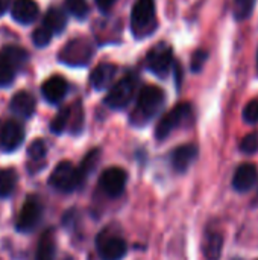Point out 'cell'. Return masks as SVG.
Returning <instances> with one entry per match:
<instances>
[{"instance_id":"1","label":"cell","mask_w":258,"mask_h":260,"mask_svg":"<svg viewBox=\"0 0 258 260\" xmlns=\"http://www.w3.org/2000/svg\"><path fill=\"white\" fill-rule=\"evenodd\" d=\"M131 27L137 38H144L155 30L157 17L154 0H137L131 14Z\"/></svg>"},{"instance_id":"2","label":"cell","mask_w":258,"mask_h":260,"mask_svg":"<svg viewBox=\"0 0 258 260\" xmlns=\"http://www.w3.org/2000/svg\"><path fill=\"white\" fill-rule=\"evenodd\" d=\"M84 180V174L81 169L75 168L70 161H61L53 169L49 184L61 192H71L79 187Z\"/></svg>"},{"instance_id":"3","label":"cell","mask_w":258,"mask_h":260,"mask_svg":"<svg viewBox=\"0 0 258 260\" xmlns=\"http://www.w3.org/2000/svg\"><path fill=\"white\" fill-rule=\"evenodd\" d=\"M93 44L87 38H76L67 43L59 52V61L67 66H85L93 56Z\"/></svg>"},{"instance_id":"4","label":"cell","mask_w":258,"mask_h":260,"mask_svg":"<svg viewBox=\"0 0 258 260\" xmlns=\"http://www.w3.org/2000/svg\"><path fill=\"white\" fill-rule=\"evenodd\" d=\"M164 104V91L160 87L148 85L144 87L137 99V117L141 120L152 119Z\"/></svg>"},{"instance_id":"5","label":"cell","mask_w":258,"mask_h":260,"mask_svg":"<svg viewBox=\"0 0 258 260\" xmlns=\"http://www.w3.org/2000/svg\"><path fill=\"white\" fill-rule=\"evenodd\" d=\"M172 64H173V50L166 43H160L154 46L146 56L148 69L160 78H166L169 75Z\"/></svg>"},{"instance_id":"6","label":"cell","mask_w":258,"mask_h":260,"mask_svg":"<svg viewBox=\"0 0 258 260\" xmlns=\"http://www.w3.org/2000/svg\"><path fill=\"white\" fill-rule=\"evenodd\" d=\"M192 116V107L190 104H178L173 110H170L167 114L161 117L155 128V136L158 140H164L173 129H176L179 125H182L189 117Z\"/></svg>"},{"instance_id":"7","label":"cell","mask_w":258,"mask_h":260,"mask_svg":"<svg viewBox=\"0 0 258 260\" xmlns=\"http://www.w3.org/2000/svg\"><path fill=\"white\" fill-rule=\"evenodd\" d=\"M134 91H135V81L131 76L123 78L109 90V93L105 98V104L109 108L122 110L132 101Z\"/></svg>"},{"instance_id":"8","label":"cell","mask_w":258,"mask_h":260,"mask_svg":"<svg viewBox=\"0 0 258 260\" xmlns=\"http://www.w3.org/2000/svg\"><path fill=\"white\" fill-rule=\"evenodd\" d=\"M128 175L122 168H109L102 172L100 187L109 197H119L123 193Z\"/></svg>"},{"instance_id":"9","label":"cell","mask_w":258,"mask_h":260,"mask_svg":"<svg viewBox=\"0 0 258 260\" xmlns=\"http://www.w3.org/2000/svg\"><path fill=\"white\" fill-rule=\"evenodd\" d=\"M41 204L36 198L30 197L24 201L20 215L17 218V229L20 232H30L40 221L41 218Z\"/></svg>"},{"instance_id":"10","label":"cell","mask_w":258,"mask_h":260,"mask_svg":"<svg viewBox=\"0 0 258 260\" xmlns=\"http://www.w3.org/2000/svg\"><path fill=\"white\" fill-rule=\"evenodd\" d=\"M24 139V131L20 123L8 120L0 128V149L5 152L15 151Z\"/></svg>"},{"instance_id":"11","label":"cell","mask_w":258,"mask_h":260,"mask_svg":"<svg viewBox=\"0 0 258 260\" xmlns=\"http://www.w3.org/2000/svg\"><path fill=\"white\" fill-rule=\"evenodd\" d=\"M258 180L257 168L252 163H243L240 165L233 177V187L237 192H248L251 190Z\"/></svg>"},{"instance_id":"12","label":"cell","mask_w":258,"mask_h":260,"mask_svg":"<svg viewBox=\"0 0 258 260\" xmlns=\"http://www.w3.org/2000/svg\"><path fill=\"white\" fill-rule=\"evenodd\" d=\"M97 251L102 260H122L128 251V247L122 238L113 236V238L100 239Z\"/></svg>"},{"instance_id":"13","label":"cell","mask_w":258,"mask_h":260,"mask_svg":"<svg viewBox=\"0 0 258 260\" xmlns=\"http://www.w3.org/2000/svg\"><path fill=\"white\" fill-rule=\"evenodd\" d=\"M40 8L35 0H15L12 5L11 15L20 24H30L36 20Z\"/></svg>"},{"instance_id":"14","label":"cell","mask_w":258,"mask_h":260,"mask_svg":"<svg viewBox=\"0 0 258 260\" xmlns=\"http://www.w3.org/2000/svg\"><path fill=\"white\" fill-rule=\"evenodd\" d=\"M67 90H68V85H67V81L62 78V76H52L49 78L43 87H41V93L44 96V99L50 104H58L61 102L65 94H67Z\"/></svg>"},{"instance_id":"15","label":"cell","mask_w":258,"mask_h":260,"mask_svg":"<svg viewBox=\"0 0 258 260\" xmlns=\"http://www.w3.org/2000/svg\"><path fill=\"white\" fill-rule=\"evenodd\" d=\"M198 155V148L195 145H181L172 154V166L176 172H186Z\"/></svg>"},{"instance_id":"16","label":"cell","mask_w":258,"mask_h":260,"mask_svg":"<svg viewBox=\"0 0 258 260\" xmlns=\"http://www.w3.org/2000/svg\"><path fill=\"white\" fill-rule=\"evenodd\" d=\"M114 75H116V66H113L109 62H102L91 72L90 82L96 90H103V88L109 87Z\"/></svg>"},{"instance_id":"17","label":"cell","mask_w":258,"mask_h":260,"mask_svg":"<svg viewBox=\"0 0 258 260\" xmlns=\"http://www.w3.org/2000/svg\"><path fill=\"white\" fill-rule=\"evenodd\" d=\"M11 110L20 117H30L35 111V99L27 91H18L11 99Z\"/></svg>"},{"instance_id":"18","label":"cell","mask_w":258,"mask_h":260,"mask_svg":"<svg viewBox=\"0 0 258 260\" xmlns=\"http://www.w3.org/2000/svg\"><path fill=\"white\" fill-rule=\"evenodd\" d=\"M55 253H56L55 236L52 230H47L46 233H43L38 242L35 260H55Z\"/></svg>"},{"instance_id":"19","label":"cell","mask_w":258,"mask_h":260,"mask_svg":"<svg viewBox=\"0 0 258 260\" xmlns=\"http://www.w3.org/2000/svg\"><path fill=\"white\" fill-rule=\"evenodd\" d=\"M224 248V238L220 233H208L204 241V256L207 260H219Z\"/></svg>"},{"instance_id":"20","label":"cell","mask_w":258,"mask_h":260,"mask_svg":"<svg viewBox=\"0 0 258 260\" xmlns=\"http://www.w3.org/2000/svg\"><path fill=\"white\" fill-rule=\"evenodd\" d=\"M65 24H67V17L61 8L53 6L47 11V14L44 17V26L49 27L53 34L62 32L65 29Z\"/></svg>"},{"instance_id":"21","label":"cell","mask_w":258,"mask_h":260,"mask_svg":"<svg viewBox=\"0 0 258 260\" xmlns=\"http://www.w3.org/2000/svg\"><path fill=\"white\" fill-rule=\"evenodd\" d=\"M17 184V174L12 169H0V197L8 198Z\"/></svg>"},{"instance_id":"22","label":"cell","mask_w":258,"mask_h":260,"mask_svg":"<svg viewBox=\"0 0 258 260\" xmlns=\"http://www.w3.org/2000/svg\"><path fill=\"white\" fill-rule=\"evenodd\" d=\"M15 78V67L0 53V87H8Z\"/></svg>"},{"instance_id":"23","label":"cell","mask_w":258,"mask_h":260,"mask_svg":"<svg viewBox=\"0 0 258 260\" xmlns=\"http://www.w3.org/2000/svg\"><path fill=\"white\" fill-rule=\"evenodd\" d=\"M254 6H255V0H234V6H233L234 17L240 21L249 18Z\"/></svg>"},{"instance_id":"24","label":"cell","mask_w":258,"mask_h":260,"mask_svg":"<svg viewBox=\"0 0 258 260\" xmlns=\"http://www.w3.org/2000/svg\"><path fill=\"white\" fill-rule=\"evenodd\" d=\"M2 53L6 56V59H8L15 69L20 67V66H23V64L26 62V58H27V53H26L23 49H20V47H12V46L6 47Z\"/></svg>"},{"instance_id":"25","label":"cell","mask_w":258,"mask_h":260,"mask_svg":"<svg viewBox=\"0 0 258 260\" xmlns=\"http://www.w3.org/2000/svg\"><path fill=\"white\" fill-rule=\"evenodd\" d=\"M68 120H70V108H62V110H59V113L53 117V120H52V123H50V129H52L55 134H61V133L65 129Z\"/></svg>"},{"instance_id":"26","label":"cell","mask_w":258,"mask_h":260,"mask_svg":"<svg viewBox=\"0 0 258 260\" xmlns=\"http://www.w3.org/2000/svg\"><path fill=\"white\" fill-rule=\"evenodd\" d=\"M52 38H53V32L49 27H46L44 24L41 27L35 29L32 34V41L36 47H46L52 41Z\"/></svg>"},{"instance_id":"27","label":"cell","mask_w":258,"mask_h":260,"mask_svg":"<svg viewBox=\"0 0 258 260\" xmlns=\"http://www.w3.org/2000/svg\"><path fill=\"white\" fill-rule=\"evenodd\" d=\"M67 9L76 18H85L88 15V5L85 0H67Z\"/></svg>"},{"instance_id":"28","label":"cell","mask_w":258,"mask_h":260,"mask_svg":"<svg viewBox=\"0 0 258 260\" xmlns=\"http://www.w3.org/2000/svg\"><path fill=\"white\" fill-rule=\"evenodd\" d=\"M46 152H47V146H46L44 140H41V139L33 140L27 148V154L32 160H41L46 155Z\"/></svg>"},{"instance_id":"29","label":"cell","mask_w":258,"mask_h":260,"mask_svg":"<svg viewBox=\"0 0 258 260\" xmlns=\"http://www.w3.org/2000/svg\"><path fill=\"white\" fill-rule=\"evenodd\" d=\"M240 151L243 154H254L258 151V134L251 133L245 136L240 142Z\"/></svg>"},{"instance_id":"30","label":"cell","mask_w":258,"mask_h":260,"mask_svg":"<svg viewBox=\"0 0 258 260\" xmlns=\"http://www.w3.org/2000/svg\"><path fill=\"white\" fill-rule=\"evenodd\" d=\"M207 59H208V52L204 50V49H198V50L192 55V62H190L192 70H193L195 73L201 72L202 67L205 66Z\"/></svg>"},{"instance_id":"31","label":"cell","mask_w":258,"mask_h":260,"mask_svg":"<svg viewBox=\"0 0 258 260\" xmlns=\"http://www.w3.org/2000/svg\"><path fill=\"white\" fill-rule=\"evenodd\" d=\"M243 119L246 123H257L258 122V101H251L243 108Z\"/></svg>"},{"instance_id":"32","label":"cell","mask_w":258,"mask_h":260,"mask_svg":"<svg viewBox=\"0 0 258 260\" xmlns=\"http://www.w3.org/2000/svg\"><path fill=\"white\" fill-rule=\"evenodd\" d=\"M116 2H117V0H96V5H97V8H99L102 12H108V11L114 6Z\"/></svg>"},{"instance_id":"33","label":"cell","mask_w":258,"mask_h":260,"mask_svg":"<svg viewBox=\"0 0 258 260\" xmlns=\"http://www.w3.org/2000/svg\"><path fill=\"white\" fill-rule=\"evenodd\" d=\"M11 6V0H0V17L9 9Z\"/></svg>"},{"instance_id":"34","label":"cell","mask_w":258,"mask_h":260,"mask_svg":"<svg viewBox=\"0 0 258 260\" xmlns=\"http://www.w3.org/2000/svg\"><path fill=\"white\" fill-rule=\"evenodd\" d=\"M257 64H258V56H257Z\"/></svg>"}]
</instances>
